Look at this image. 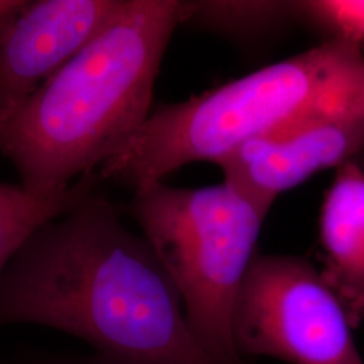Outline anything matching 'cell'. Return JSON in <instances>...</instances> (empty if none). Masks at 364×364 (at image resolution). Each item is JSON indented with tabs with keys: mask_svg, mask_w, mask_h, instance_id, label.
<instances>
[{
	"mask_svg": "<svg viewBox=\"0 0 364 364\" xmlns=\"http://www.w3.org/2000/svg\"><path fill=\"white\" fill-rule=\"evenodd\" d=\"M46 326L119 364H219L144 235L97 191L37 228L0 277V328Z\"/></svg>",
	"mask_w": 364,
	"mask_h": 364,
	"instance_id": "cell-1",
	"label": "cell"
},
{
	"mask_svg": "<svg viewBox=\"0 0 364 364\" xmlns=\"http://www.w3.org/2000/svg\"><path fill=\"white\" fill-rule=\"evenodd\" d=\"M181 0H123L105 28L0 122V156L31 195H63L119 153L150 115Z\"/></svg>",
	"mask_w": 364,
	"mask_h": 364,
	"instance_id": "cell-2",
	"label": "cell"
},
{
	"mask_svg": "<svg viewBox=\"0 0 364 364\" xmlns=\"http://www.w3.org/2000/svg\"><path fill=\"white\" fill-rule=\"evenodd\" d=\"M364 112V54L341 41L263 66L191 99L159 105L100 177L135 192L183 168L218 164L251 139L314 117Z\"/></svg>",
	"mask_w": 364,
	"mask_h": 364,
	"instance_id": "cell-3",
	"label": "cell"
},
{
	"mask_svg": "<svg viewBox=\"0 0 364 364\" xmlns=\"http://www.w3.org/2000/svg\"><path fill=\"white\" fill-rule=\"evenodd\" d=\"M127 212L178 290L201 347L219 364H245L231 318L267 215L224 181L201 188L156 182L135 192Z\"/></svg>",
	"mask_w": 364,
	"mask_h": 364,
	"instance_id": "cell-4",
	"label": "cell"
},
{
	"mask_svg": "<svg viewBox=\"0 0 364 364\" xmlns=\"http://www.w3.org/2000/svg\"><path fill=\"white\" fill-rule=\"evenodd\" d=\"M341 302L320 272L293 255H257L231 318L245 360L270 356L291 364H364Z\"/></svg>",
	"mask_w": 364,
	"mask_h": 364,
	"instance_id": "cell-5",
	"label": "cell"
},
{
	"mask_svg": "<svg viewBox=\"0 0 364 364\" xmlns=\"http://www.w3.org/2000/svg\"><path fill=\"white\" fill-rule=\"evenodd\" d=\"M364 161V112L314 117L251 139L218 162L224 182L264 215L314 174Z\"/></svg>",
	"mask_w": 364,
	"mask_h": 364,
	"instance_id": "cell-6",
	"label": "cell"
},
{
	"mask_svg": "<svg viewBox=\"0 0 364 364\" xmlns=\"http://www.w3.org/2000/svg\"><path fill=\"white\" fill-rule=\"evenodd\" d=\"M122 1H26L0 43V122L81 52Z\"/></svg>",
	"mask_w": 364,
	"mask_h": 364,
	"instance_id": "cell-7",
	"label": "cell"
},
{
	"mask_svg": "<svg viewBox=\"0 0 364 364\" xmlns=\"http://www.w3.org/2000/svg\"><path fill=\"white\" fill-rule=\"evenodd\" d=\"M324 267L320 272L341 302L352 328L364 320V164L336 169L318 220Z\"/></svg>",
	"mask_w": 364,
	"mask_h": 364,
	"instance_id": "cell-8",
	"label": "cell"
},
{
	"mask_svg": "<svg viewBox=\"0 0 364 364\" xmlns=\"http://www.w3.org/2000/svg\"><path fill=\"white\" fill-rule=\"evenodd\" d=\"M296 25L294 1H181V26L196 27L240 45L277 38Z\"/></svg>",
	"mask_w": 364,
	"mask_h": 364,
	"instance_id": "cell-9",
	"label": "cell"
},
{
	"mask_svg": "<svg viewBox=\"0 0 364 364\" xmlns=\"http://www.w3.org/2000/svg\"><path fill=\"white\" fill-rule=\"evenodd\" d=\"M100 181L102 178L95 173L85 174L63 195L52 198L31 195L21 183L0 182V277L30 235L96 192Z\"/></svg>",
	"mask_w": 364,
	"mask_h": 364,
	"instance_id": "cell-10",
	"label": "cell"
},
{
	"mask_svg": "<svg viewBox=\"0 0 364 364\" xmlns=\"http://www.w3.org/2000/svg\"><path fill=\"white\" fill-rule=\"evenodd\" d=\"M297 25L309 27L323 41H341L364 54V0H297Z\"/></svg>",
	"mask_w": 364,
	"mask_h": 364,
	"instance_id": "cell-11",
	"label": "cell"
},
{
	"mask_svg": "<svg viewBox=\"0 0 364 364\" xmlns=\"http://www.w3.org/2000/svg\"><path fill=\"white\" fill-rule=\"evenodd\" d=\"M1 364H119L100 355H77L65 352L42 351L36 348H23L14 352Z\"/></svg>",
	"mask_w": 364,
	"mask_h": 364,
	"instance_id": "cell-12",
	"label": "cell"
},
{
	"mask_svg": "<svg viewBox=\"0 0 364 364\" xmlns=\"http://www.w3.org/2000/svg\"><path fill=\"white\" fill-rule=\"evenodd\" d=\"M25 4V0H0V43Z\"/></svg>",
	"mask_w": 364,
	"mask_h": 364,
	"instance_id": "cell-13",
	"label": "cell"
},
{
	"mask_svg": "<svg viewBox=\"0 0 364 364\" xmlns=\"http://www.w3.org/2000/svg\"><path fill=\"white\" fill-rule=\"evenodd\" d=\"M363 164H364V161H363Z\"/></svg>",
	"mask_w": 364,
	"mask_h": 364,
	"instance_id": "cell-14",
	"label": "cell"
}]
</instances>
